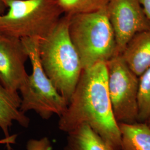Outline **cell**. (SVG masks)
Returning a JSON list of instances; mask_svg holds the SVG:
<instances>
[{"label": "cell", "mask_w": 150, "mask_h": 150, "mask_svg": "<svg viewBox=\"0 0 150 150\" xmlns=\"http://www.w3.org/2000/svg\"><path fill=\"white\" fill-rule=\"evenodd\" d=\"M82 123L88 125L113 150L121 149V135L115 120L107 87L105 62L82 70L59 128L67 134Z\"/></svg>", "instance_id": "cell-1"}, {"label": "cell", "mask_w": 150, "mask_h": 150, "mask_svg": "<svg viewBox=\"0 0 150 150\" xmlns=\"http://www.w3.org/2000/svg\"><path fill=\"white\" fill-rule=\"evenodd\" d=\"M70 16H62L47 36L38 40L44 71L68 105L82 72L79 56L70 38Z\"/></svg>", "instance_id": "cell-2"}, {"label": "cell", "mask_w": 150, "mask_h": 150, "mask_svg": "<svg viewBox=\"0 0 150 150\" xmlns=\"http://www.w3.org/2000/svg\"><path fill=\"white\" fill-rule=\"evenodd\" d=\"M106 7L91 13L70 16V38L83 70L99 62L106 63L120 54Z\"/></svg>", "instance_id": "cell-3"}, {"label": "cell", "mask_w": 150, "mask_h": 150, "mask_svg": "<svg viewBox=\"0 0 150 150\" xmlns=\"http://www.w3.org/2000/svg\"><path fill=\"white\" fill-rule=\"evenodd\" d=\"M8 11L0 16V32L18 38L47 36L64 15L57 0H3Z\"/></svg>", "instance_id": "cell-4"}, {"label": "cell", "mask_w": 150, "mask_h": 150, "mask_svg": "<svg viewBox=\"0 0 150 150\" xmlns=\"http://www.w3.org/2000/svg\"><path fill=\"white\" fill-rule=\"evenodd\" d=\"M21 40L27 48L32 72L19 89L21 94L20 110L24 113L34 111L44 120H48L54 115L59 117L66 112L68 103L43 70L38 52V38Z\"/></svg>", "instance_id": "cell-5"}, {"label": "cell", "mask_w": 150, "mask_h": 150, "mask_svg": "<svg viewBox=\"0 0 150 150\" xmlns=\"http://www.w3.org/2000/svg\"><path fill=\"white\" fill-rule=\"evenodd\" d=\"M106 64L108 91L115 120L118 124L139 122V77L129 68L121 54Z\"/></svg>", "instance_id": "cell-6"}, {"label": "cell", "mask_w": 150, "mask_h": 150, "mask_svg": "<svg viewBox=\"0 0 150 150\" xmlns=\"http://www.w3.org/2000/svg\"><path fill=\"white\" fill-rule=\"evenodd\" d=\"M106 8L120 54L135 35L150 30V20L139 0H110Z\"/></svg>", "instance_id": "cell-7"}, {"label": "cell", "mask_w": 150, "mask_h": 150, "mask_svg": "<svg viewBox=\"0 0 150 150\" xmlns=\"http://www.w3.org/2000/svg\"><path fill=\"white\" fill-rule=\"evenodd\" d=\"M27 48L21 39L0 32V83L13 93L27 78Z\"/></svg>", "instance_id": "cell-8"}, {"label": "cell", "mask_w": 150, "mask_h": 150, "mask_svg": "<svg viewBox=\"0 0 150 150\" xmlns=\"http://www.w3.org/2000/svg\"><path fill=\"white\" fill-rule=\"evenodd\" d=\"M139 77L150 67V30L135 35L121 54Z\"/></svg>", "instance_id": "cell-9"}, {"label": "cell", "mask_w": 150, "mask_h": 150, "mask_svg": "<svg viewBox=\"0 0 150 150\" xmlns=\"http://www.w3.org/2000/svg\"><path fill=\"white\" fill-rule=\"evenodd\" d=\"M21 98L18 93L8 91L0 83V129L9 138V129L14 121L21 126L27 128L30 123V118L20 110Z\"/></svg>", "instance_id": "cell-10"}, {"label": "cell", "mask_w": 150, "mask_h": 150, "mask_svg": "<svg viewBox=\"0 0 150 150\" xmlns=\"http://www.w3.org/2000/svg\"><path fill=\"white\" fill-rule=\"evenodd\" d=\"M64 150H113L91 127L82 123L68 133Z\"/></svg>", "instance_id": "cell-11"}, {"label": "cell", "mask_w": 150, "mask_h": 150, "mask_svg": "<svg viewBox=\"0 0 150 150\" xmlns=\"http://www.w3.org/2000/svg\"><path fill=\"white\" fill-rule=\"evenodd\" d=\"M121 150H150V129L145 122L119 123Z\"/></svg>", "instance_id": "cell-12"}, {"label": "cell", "mask_w": 150, "mask_h": 150, "mask_svg": "<svg viewBox=\"0 0 150 150\" xmlns=\"http://www.w3.org/2000/svg\"><path fill=\"white\" fill-rule=\"evenodd\" d=\"M110 0H57L64 15L73 16L99 11L107 7Z\"/></svg>", "instance_id": "cell-13"}, {"label": "cell", "mask_w": 150, "mask_h": 150, "mask_svg": "<svg viewBox=\"0 0 150 150\" xmlns=\"http://www.w3.org/2000/svg\"><path fill=\"white\" fill-rule=\"evenodd\" d=\"M139 122H145L150 117V67L139 77Z\"/></svg>", "instance_id": "cell-14"}, {"label": "cell", "mask_w": 150, "mask_h": 150, "mask_svg": "<svg viewBox=\"0 0 150 150\" xmlns=\"http://www.w3.org/2000/svg\"><path fill=\"white\" fill-rule=\"evenodd\" d=\"M27 150H51V143L47 137L40 139H31L27 143Z\"/></svg>", "instance_id": "cell-15"}, {"label": "cell", "mask_w": 150, "mask_h": 150, "mask_svg": "<svg viewBox=\"0 0 150 150\" xmlns=\"http://www.w3.org/2000/svg\"><path fill=\"white\" fill-rule=\"evenodd\" d=\"M146 15L150 21V0H139Z\"/></svg>", "instance_id": "cell-16"}, {"label": "cell", "mask_w": 150, "mask_h": 150, "mask_svg": "<svg viewBox=\"0 0 150 150\" xmlns=\"http://www.w3.org/2000/svg\"><path fill=\"white\" fill-rule=\"evenodd\" d=\"M7 8L3 0H0V16L4 14L6 9Z\"/></svg>", "instance_id": "cell-17"}, {"label": "cell", "mask_w": 150, "mask_h": 150, "mask_svg": "<svg viewBox=\"0 0 150 150\" xmlns=\"http://www.w3.org/2000/svg\"><path fill=\"white\" fill-rule=\"evenodd\" d=\"M145 123H146V124L148 126V127L150 129V117L145 121Z\"/></svg>", "instance_id": "cell-18"}]
</instances>
